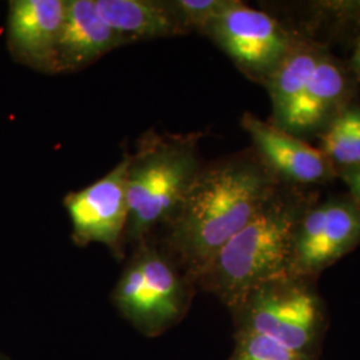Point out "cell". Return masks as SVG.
<instances>
[{"label":"cell","instance_id":"cell-1","mask_svg":"<svg viewBox=\"0 0 360 360\" xmlns=\"http://www.w3.org/2000/svg\"><path fill=\"white\" fill-rule=\"evenodd\" d=\"M283 183L252 147L205 163L169 220L163 248L193 283Z\"/></svg>","mask_w":360,"mask_h":360},{"label":"cell","instance_id":"cell-2","mask_svg":"<svg viewBox=\"0 0 360 360\" xmlns=\"http://www.w3.org/2000/svg\"><path fill=\"white\" fill-rule=\"evenodd\" d=\"M319 188L282 184L255 218L220 248L196 283L235 309L257 287L290 276L296 226Z\"/></svg>","mask_w":360,"mask_h":360},{"label":"cell","instance_id":"cell-3","mask_svg":"<svg viewBox=\"0 0 360 360\" xmlns=\"http://www.w3.org/2000/svg\"><path fill=\"white\" fill-rule=\"evenodd\" d=\"M264 89L271 99L269 122L311 143L359 99L360 86L346 62L322 44L303 39Z\"/></svg>","mask_w":360,"mask_h":360},{"label":"cell","instance_id":"cell-4","mask_svg":"<svg viewBox=\"0 0 360 360\" xmlns=\"http://www.w3.org/2000/svg\"><path fill=\"white\" fill-rule=\"evenodd\" d=\"M200 132L169 134L150 129L129 154L127 168L129 223L126 245L148 239L167 226L193 180L205 166L199 153Z\"/></svg>","mask_w":360,"mask_h":360},{"label":"cell","instance_id":"cell-5","mask_svg":"<svg viewBox=\"0 0 360 360\" xmlns=\"http://www.w3.org/2000/svg\"><path fill=\"white\" fill-rule=\"evenodd\" d=\"M193 283L166 250L148 238L136 245L112 291V302L141 334L156 338L184 316Z\"/></svg>","mask_w":360,"mask_h":360},{"label":"cell","instance_id":"cell-6","mask_svg":"<svg viewBox=\"0 0 360 360\" xmlns=\"http://www.w3.org/2000/svg\"><path fill=\"white\" fill-rule=\"evenodd\" d=\"M248 80L264 84L303 41L275 13L245 1L231 4L200 30Z\"/></svg>","mask_w":360,"mask_h":360},{"label":"cell","instance_id":"cell-7","mask_svg":"<svg viewBox=\"0 0 360 360\" xmlns=\"http://www.w3.org/2000/svg\"><path fill=\"white\" fill-rule=\"evenodd\" d=\"M360 245V206L348 193L318 200L294 232L288 274L309 279Z\"/></svg>","mask_w":360,"mask_h":360},{"label":"cell","instance_id":"cell-8","mask_svg":"<svg viewBox=\"0 0 360 360\" xmlns=\"http://www.w3.org/2000/svg\"><path fill=\"white\" fill-rule=\"evenodd\" d=\"M235 311L240 327L302 352L315 331L319 302L307 279L285 276L257 287Z\"/></svg>","mask_w":360,"mask_h":360},{"label":"cell","instance_id":"cell-9","mask_svg":"<svg viewBox=\"0 0 360 360\" xmlns=\"http://www.w3.org/2000/svg\"><path fill=\"white\" fill-rule=\"evenodd\" d=\"M129 151L101 179L67 193L63 200L72 227V240L79 247L98 243L122 257L129 223L127 168Z\"/></svg>","mask_w":360,"mask_h":360},{"label":"cell","instance_id":"cell-10","mask_svg":"<svg viewBox=\"0 0 360 360\" xmlns=\"http://www.w3.org/2000/svg\"><path fill=\"white\" fill-rule=\"evenodd\" d=\"M240 126L248 134L251 147L281 183L319 188L338 179L336 169L318 146L287 134L251 112L243 114Z\"/></svg>","mask_w":360,"mask_h":360},{"label":"cell","instance_id":"cell-11","mask_svg":"<svg viewBox=\"0 0 360 360\" xmlns=\"http://www.w3.org/2000/svg\"><path fill=\"white\" fill-rule=\"evenodd\" d=\"M65 6L67 0L8 1L6 44L13 62L41 74H58Z\"/></svg>","mask_w":360,"mask_h":360},{"label":"cell","instance_id":"cell-12","mask_svg":"<svg viewBox=\"0 0 360 360\" xmlns=\"http://www.w3.org/2000/svg\"><path fill=\"white\" fill-rule=\"evenodd\" d=\"M129 43L105 23L95 0H67L58 47V74L77 72Z\"/></svg>","mask_w":360,"mask_h":360},{"label":"cell","instance_id":"cell-13","mask_svg":"<svg viewBox=\"0 0 360 360\" xmlns=\"http://www.w3.org/2000/svg\"><path fill=\"white\" fill-rule=\"evenodd\" d=\"M95 6L105 23L129 44L186 35L167 0H95Z\"/></svg>","mask_w":360,"mask_h":360},{"label":"cell","instance_id":"cell-14","mask_svg":"<svg viewBox=\"0 0 360 360\" xmlns=\"http://www.w3.org/2000/svg\"><path fill=\"white\" fill-rule=\"evenodd\" d=\"M318 148L331 162L336 172L360 166V99L354 101L318 139Z\"/></svg>","mask_w":360,"mask_h":360},{"label":"cell","instance_id":"cell-15","mask_svg":"<svg viewBox=\"0 0 360 360\" xmlns=\"http://www.w3.org/2000/svg\"><path fill=\"white\" fill-rule=\"evenodd\" d=\"M231 360H306L302 352L240 327Z\"/></svg>","mask_w":360,"mask_h":360},{"label":"cell","instance_id":"cell-16","mask_svg":"<svg viewBox=\"0 0 360 360\" xmlns=\"http://www.w3.org/2000/svg\"><path fill=\"white\" fill-rule=\"evenodd\" d=\"M168 6L186 35L200 30L232 0H167Z\"/></svg>","mask_w":360,"mask_h":360},{"label":"cell","instance_id":"cell-17","mask_svg":"<svg viewBox=\"0 0 360 360\" xmlns=\"http://www.w3.org/2000/svg\"><path fill=\"white\" fill-rule=\"evenodd\" d=\"M338 179L342 180L347 186V193L359 203L360 206V166L339 171Z\"/></svg>","mask_w":360,"mask_h":360},{"label":"cell","instance_id":"cell-18","mask_svg":"<svg viewBox=\"0 0 360 360\" xmlns=\"http://www.w3.org/2000/svg\"><path fill=\"white\" fill-rule=\"evenodd\" d=\"M351 71V74L355 77V80L358 82L360 86V35L355 39V44L352 49V53L349 56L347 62H346Z\"/></svg>","mask_w":360,"mask_h":360},{"label":"cell","instance_id":"cell-19","mask_svg":"<svg viewBox=\"0 0 360 360\" xmlns=\"http://www.w3.org/2000/svg\"><path fill=\"white\" fill-rule=\"evenodd\" d=\"M0 360H13L8 355H6L3 351H0Z\"/></svg>","mask_w":360,"mask_h":360}]
</instances>
